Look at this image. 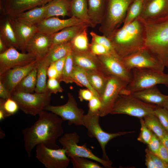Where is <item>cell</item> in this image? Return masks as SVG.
<instances>
[{
  "mask_svg": "<svg viewBox=\"0 0 168 168\" xmlns=\"http://www.w3.org/2000/svg\"><path fill=\"white\" fill-rule=\"evenodd\" d=\"M90 35L92 37V40L103 46L110 55L121 59L116 53L110 40L107 37L103 35H98L93 31L90 32Z\"/></svg>",
  "mask_w": 168,
  "mask_h": 168,
  "instance_id": "ab89813d",
  "label": "cell"
},
{
  "mask_svg": "<svg viewBox=\"0 0 168 168\" xmlns=\"http://www.w3.org/2000/svg\"><path fill=\"white\" fill-rule=\"evenodd\" d=\"M99 111L92 112L88 110L85 114L83 120V125L87 130L88 135L90 138H95L101 148L103 159L110 160L105 151V147L111 140L116 137L134 133V131L119 132L114 133H107L101 128L99 124L100 117Z\"/></svg>",
  "mask_w": 168,
  "mask_h": 168,
  "instance_id": "52a82bcc",
  "label": "cell"
},
{
  "mask_svg": "<svg viewBox=\"0 0 168 168\" xmlns=\"http://www.w3.org/2000/svg\"><path fill=\"white\" fill-rule=\"evenodd\" d=\"M0 38L8 48L20 49L19 45L9 19L6 20L0 27Z\"/></svg>",
  "mask_w": 168,
  "mask_h": 168,
  "instance_id": "4dcf8cb0",
  "label": "cell"
},
{
  "mask_svg": "<svg viewBox=\"0 0 168 168\" xmlns=\"http://www.w3.org/2000/svg\"><path fill=\"white\" fill-rule=\"evenodd\" d=\"M108 38L122 59L145 49L144 27L138 17L130 23L123 25Z\"/></svg>",
  "mask_w": 168,
  "mask_h": 168,
  "instance_id": "7a4b0ae2",
  "label": "cell"
},
{
  "mask_svg": "<svg viewBox=\"0 0 168 168\" xmlns=\"http://www.w3.org/2000/svg\"><path fill=\"white\" fill-rule=\"evenodd\" d=\"M71 51L74 66L86 70H98L106 74L97 56L90 50L81 51L71 49Z\"/></svg>",
  "mask_w": 168,
  "mask_h": 168,
  "instance_id": "44dd1931",
  "label": "cell"
},
{
  "mask_svg": "<svg viewBox=\"0 0 168 168\" xmlns=\"http://www.w3.org/2000/svg\"><path fill=\"white\" fill-rule=\"evenodd\" d=\"M19 109L16 102L11 97L6 100L0 98V121L14 114Z\"/></svg>",
  "mask_w": 168,
  "mask_h": 168,
  "instance_id": "d590c367",
  "label": "cell"
},
{
  "mask_svg": "<svg viewBox=\"0 0 168 168\" xmlns=\"http://www.w3.org/2000/svg\"><path fill=\"white\" fill-rule=\"evenodd\" d=\"M89 82L100 97L105 88L110 76L96 70H85Z\"/></svg>",
  "mask_w": 168,
  "mask_h": 168,
  "instance_id": "83f0119b",
  "label": "cell"
},
{
  "mask_svg": "<svg viewBox=\"0 0 168 168\" xmlns=\"http://www.w3.org/2000/svg\"><path fill=\"white\" fill-rule=\"evenodd\" d=\"M145 165L147 168H155V165L149 151V150L147 148L145 150Z\"/></svg>",
  "mask_w": 168,
  "mask_h": 168,
  "instance_id": "db71d44e",
  "label": "cell"
},
{
  "mask_svg": "<svg viewBox=\"0 0 168 168\" xmlns=\"http://www.w3.org/2000/svg\"><path fill=\"white\" fill-rule=\"evenodd\" d=\"M90 27L85 23L66 27L52 34L53 44L70 42L77 34Z\"/></svg>",
  "mask_w": 168,
  "mask_h": 168,
  "instance_id": "d4e9b609",
  "label": "cell"
},
{
  "mask_svg": "<svg viewBox=\"0 0 168 168\" xmlns=\"http://www.w3.org/2000/svg\"><path fill=\"white\" fill-rule=\"evenodd\" d=\"M131 94L145 102L161 107L168 97V96L161 93L156 86Z\"/></svg>",
  "mask_w": 168,
  "mask_h": 168,
  "instance_id": "603a6c76",
  "label": "cell"
},
{
  "mask_svg": "<svg viewBox=\"0 0 168 168\" xmlns=\"http://www.w3.org/2000/svg\"><path fill=\"white\" fill-rule=\"evenodd\" d=\"M71 0H53L51 2L46 11L44 19L61 16H71Z\"/></svg>",
  "mask_w": 168,
  "mask_h": 168,
  "instance_id": "4316f807",
  "label": "cell"
},
{
  "mask_svg": "<svg viewBox=\"0 0 168 168\" xmlns=\"http://www.w3.org/2000/svg\"><path fill=\"white\" fill-rule=\"evenodd\" d=\"M154 114L168 133V111L163 107L158 106L155 109Z\"/></svg>",
  "mask_w": 168,
  "mask_h": 168,
  "instance_id": "7bdbcfd3",
  "label": "cell"
},
{
  "mask_svg": "<svg viewBox=\"0 0 168 168\" xmlns=\"http://www.w3.org/2000/svg\"><path fill=\"white\" fill-rule=\"evenodd\" d=\"M37 73L36 65V67L17 84L14 91L27 93H33L35 91Z\"/></svg>",
  "mask_w": 168,
  "mask_h": 168,
  "instance_id": "1f68e13d",
  "label": "cell"
},
{
  "mask_svg": "<svg viewBox=\"0 0 168 168\" xmlns=\"http://www.w3.org/2000/svg\"><path fill=\"white\" fill-rule=\"evenodd\" d=\"M50 63L44 58L38 60L36 63L37 82L35 92L44 93L48 91L47 87V72Z\"/></svg>",
  "mask_w": 168,
  "mask_h": 168,
  "instance_id": "f1b7e54d",
  "label": "cell"
},
{
  "mask_svg": "<svg viewBox=\"0 0 168 168\" xmlns=\"http://www.w3.org/2000/svg\"><path fill=\"white\" fill-rule=\"evenodd\" d=\"M166 67L168 69V64L167 65V66Z\"/></svg>",
  "mask_w": 168,
  "mask_h": 168,
  "instance_id": "91938a15",
  "label": "cell"
},
{
  "mask_svg": "<svg viewBox=\"0 0 168 168\" xmlns=\"http://www.w3.org/2000/svg\"><path fill=\"white\" fill-rule=\"evenodd\" d=\"M60 82L56 78H49L47 83V87L48 91L52 94H54L58 92H62L63 89L61 86Z\"/></svg>",
  "mask_w": 168,
  "mask_h": 168,
  "instance_id": "f6af8a7d",
  "label": "cell"
},
{
  "mask_svg": "<svg viewBox=\"0 0 168 168\" xmlns=\"http://www.w3.org/2000/svg\"><path fill=\"white\" fill-rule=\"evenodd\" d=\"M163 107L168 111V97L163 104Z\"/></svg>",
  "mask_w": 168,
  "mask_h": 168,
  "instance_id": "680465c9",
  "label": "cell"
},
{
  "mask_svg": "<svg viewBox=\"0 0 168 168\" xmlns=\"http://www.w3.org/2000/svg\"><path fill=\"white\" fill-rule=\"evenodd\" d=\"M11 94L5 87L2 82L0 81V98L6 100L11 98Z\"/></svg>",
  "mask_w": 168,
  "mask_h": 168,
  "instance_id": "11a10c76",
  "label": "cell"
},
{
  "mask_svg": "<svg viewBox=\"0 0 168 168\" xmlns=\"http://www.w3.org/2000/svg\"></svg>",
  "mask_w": 168,
  "mask_h": 168,
  "instance_id": "6125c7cd",
  "label": "cell"
},
{
  "mask_svg": "<svg viewBox=\"0 0 168 168\" xmlns=\"http://www.w3.org/2000/svg\"><path fill=\"white\" fill-rule=\"evenodd\" d=\"M35 151L36 157L47 168H66L69 165L70 159L63 147L54 149L40 144Z\"/></svg>",
  "mask_w": 168,
  "mask_h": 168,
  "instance_id": "8fae6325",
  "label": "cell"
},
{
  "mask_svg": "<svg viewBox=\"0 0 168 168\" xmlns=\"http://www.w3.org/2000/svg\"><path fill=\"white\" fill-rule=\"evenodd\" d=\"M106 74L118 77L128 83L131 81V71L124 65L122 59L110 55L97 56Z\"/></svg>",
  "mask_w": 168,
  "mask_h": 168,
  "instance_id": "2e32d148",
  "label": "cell"
},
{
  "mask_svg": "<svg viewBox=\"0 0 168 168\" xmlns=\"http://www.w3.org/2000/svg\"><path fill=\"white\" fill-rule=\"evenodd\" d=\"M85 23L87 24L82 20L72 16L66 19L52 17L44 19L35 25L38 31L53 34L66 27Z\"/></svg>",
  "mask_w": 168,
  "mask_h": 168,
  "instance_id": "ac0fdd59",
  "label": "cell"
},
{
  "mask_svg": "<svg viewBox=\"0 0 168 168\" xmlns=\"http://www.w3.org/2000/svg\"><path fill=\"white\" fill-rule=\"evenodd\" d=\"M143 2L134 0L128 9L123 25L130 23L138 17L142 11Z\"/></svg>",
  "mask_w": 168,
  "mask_h": 168,
  "instance_id": "f35d334b",
  "label": "cell"
},
{
  "mask_svg": "<svg viewBox=\"0 0 168 168\" xmlns=\"http://www.w3.org/2000/svg\"><path fill=\"white\" fill-rule=\"evenodd\" d=\"M71 77L73 82L78 86L86 87L100 99L98 94L91 85L85 69L73 65Z\"/></svg>",
  "mask_w": 168,
  "mask_h": 168,
  "instance_id": "d6a6232c",
  "label": "cell"
},
{
  "mask_svg": "<svg viewBox=\"0 0 168 168\" xmlns=\"http://www.w3.org/2000/svg\"><path fill=\"white\" fill-rule=\"evenodd\" d=\"M122 61L124 66L129 71L136 68L164 72L165 67L145 49L123 58Z\"/></svg>",
  "mask_w": 168,
  "mask_h": 168,
  "instance_id": "7c38bea8",
  "label": "cell"
},
{
  "mask_svg": "<svg viewBox=\"0 0 168 168\" xmlns=\"http://www.w3.org/2000/svg\"><path fill=\"white\" fill-rule=\"evenodd\" d=\"M37 60L32 54L20 53L15 48H9L0 54V76L11 69L26 66Z\"/></svg>",
  "mask_w": 168,
  "mask_h": 168,
  "instance_id": "5bb4252c",
  "label": "cell"
},
{
  "mask_svg": "<svg viewBox=\"0 0 168 168\" xmlns=\"http://www.w3.org/2000/svg\"><path fill=\"white\" fill-rule=\"evenodd\" d=\"M131 72L132 80L121 90L120 95H129L158 84H164L168 86V73L145 69H134Z\"/></svg>",
  "mask_w": 168,
  "mask_h": 168,
  "instance_id": "5b68a950",
  "label": "cell"
},
{
  "mask_svg": "<svg viewBox=\"0 0 168 168\" xmlns=\"http://www.w3.org/2000/svg\"><path fill=\"white\" fill-rule=\"evenodd\" d=\"M52 93L46 92L27 93L13 91L11 97L18 104L20 110L27 114H39L49 105Z\"/></svg>",
  "mask_w": 168,
  "mask_h": 168,
  "instance_id": "9c48e42d",
  "label": "cell"
},
{
  "mask_svg": "<svg viewBox=\"0 0 168 168\" xmlns=\"http://www.w3.org/2000/svg\"><path fill=\"white\" fill-rule=\"evenodd\" d=\"M53 0H0V8L11 18L23 12L45 5Z\"/></svg>",
  "mask_w": 168,
  "mask_h": 168,
  "instance_id": "9a60e30c",
  "label": "cell"
},
{
  "mask_svg": "<svg viewBox=\"0 0 168 168\" xmlns=\"http://www.w3.org/2000/svg\"><path fill=\"white\" fill-rule=\"evenodd\" d=\"M92 92L89 89H80L78 92V98L81 101L84 100L89 101L94 96Z\"/></svg>",
  "mask_w": 168,
  "mask_h": 168,
  "instance_id": "681fc988",
  "label": "cell"
},
{
  "mask_svg": "<svg viewBox=\"0 0 168 168\" xmlns=\"http://www.w3.org/2000/svg\"><path fill=\"white\" fill-rule=\"evenodd\" d=\"M71 49L81 51L89 50L87 28L77 34L70 42Z\"/></svg>",
  "mask_w": 168,
  "mask_h": 168,
  "instance_id": "8d00e7d4",
  "label": "cell"
},
{
  "mask_svg": "<svg viewBox=\"0 0 168 168\" xmlns=\"http://www.w3.org/2000/svg\"><path fill=\"white\" fill-rule=\"evenodd\" d=\"M49 78H55L58 79L59 75L55 68L54 62L52 63L49 66L47 72Z\"/></svg>",
  "mask_w": 168,
  "mask_h": 168,
  "instance_id": "816d5d0a",
  "label": "cell"
},
{
  "mask_svg": "<svg viewBox=\"0 0 168 168\" xmlns=\"http://www.w3.org/2000/svg\"><path fill=\"white\" fill-rule=\"evenodd\" d=\"M168 16V0H144L138 17L144 20H150Z\"/></svg>",
  "mask_w": 168,
  "mask_h": 168,
  "instance_id": "ffe728a7",
  "label": "cell"
},
{
  "mask_svg": "<svg viewBox=\"0 0 168 168\" xmlns=\"http://www.w3.org/2000/svg\"><path fill=\"white\" fill-rule=\"evenodd\" d=\"M140 119L141 124L140 132L137 140L144 144L147 145L153 133L146 125L143 118H140Z\"/></svg>",
  "mask_w": 168,
  "mask_h": 168,
  "instance_id": "b9f144b4",
  "label": "cell"
},
{
  "mask_svg": "<svg viewBox=\"0 0 168 168\" xmlns=\"http://www.w3.org/2000/svg\"><path fill=\"white\" fill-rule=\"evenodd\" d=\"M37 61L24 66L11 69L0 76V81L11 95L17 84L36 67Z\"/></svg>",
  "mask_w": 168,
  "mask_h": 168,
  "instance_id": "d6986e66",
  "label": "cell"
},
{
  "mask_svg": "<svg viewBox=\"0 0 168 168\" xmlns=\"http://www.w3.org/2000/svg\"><path fill=\"white\" fill-rule=\"evenodd\" d=\"M161 141L160 138L153 133L152 138L147 145V148L153 153L156 154L160 147Z\"/></svg>",
  "mask_w": 168,
  "mask_h": 168,
  "instance_id": "bcb514c9",
  "label": "cell"
},
{
  "mask_svg": "<svg viewBox=\"0 0 168 168\" xmlns=\"http://www.w3.org/2000/svg\"><path fill=\"white\" fill-rule=\"evenodd\" d=\"M80 137L76 132L64 133L58 141L65 149L67 156L72 157H83L91 159L99 162L105 168H112V163L110 160L101 158L95 155L92 150L87 147L86 144L79 145Z\"/></svg>",
  "mask_w": 168,
  "mask_h": 168,
  "instance_id": "ba28073f",
  "label": "cell"
},
{
  "mask_svg": "<svg viewBox=\"0 0 168 168\" xmlns=\"http://www.w3.org/2000/svg\"><path fill=\"white\" fill-rule=\"evenodd\" d=\"M50 2L23 12L13 18L28 24L35 25L44 19L46 11Z\"/></svg>",
  "mask_w": 168,
  "mask_h": 168,
  "instance_id": "cb8c5ba5",
  "label": "cell"
},
{
  "mask_svg": "<svg viewBox=\"0 0 168 168\" xmlns=\"http://www.w3.org/2000/svg\"><path fill=\"white\" fill-rule=\"evenodd\" d=\"M134 0H106L104 17L99 28L109 37L124 23L129 6Z\"/></svg>",
  "mask_w": 168,
  "mask_h": 168,
  "instance_id": "277c9868",
  "label": "cell"
},
{
  "mask_svg": "<svg viewBox=\"0 0 168 168\" xmlns=\"http://www.w3.org/2000/svg\"><path fill=\"white\" fill-rule=\"evenodd\" d=\"M71 49L70 42L54 44L45 58L51 63L66 56Z\"/></svg>",
  "mask_w": 168,
  "mask_h": 168,
  "instance_id": "836d02e7",
  "label": "cell"
},
{
  "mask_svg": "<svg viewBox=\"0 0 168 168\" xmlns=\"http://www.w3.org/2000/svg\"><path fill=\"white\" fill-rule=\"evenodd\" d=\"M157 106L145 102L131 94L119 95L110 114H124L143 118L147 115L154 114Z\"/></svg>",
  "mask_w": 168,
  "mask_h": 168,
  "instance_id": "8992f818",
  "label": "cell"
},
{
  "mask_svg": "<svg viewBox=\"0 0 168 168\" xmlns=\"http://www.w3.org/2000/svg\"><path fill=\"white\" fill-rule=\"evenodd\" d=\"M8 48L2 40L0 38V54L3 53Z\"/></svg>",
  "mask_w": 168,
  "mask_h": 168,
  "instance_id": "9f6ffc18",
  "label": "cell"
},
{
  "mask_svg": "<svg viewBox=\"0 0 168 168\" xmlns=\"http://www.w3.org/2000/svg\"><path fill=\"white\" fill-rule=\"evenodd\" d=\"M74 168H102L96 161H93L88 158L80 157L70 158Z\"/></svg>",
  "mask_w": 168,
  "mask_h": 168,
  "instance_id": "60d3db41",
  "label": "cell"
},
{
  "mask_svg": "<svg viewBox=\"0 0 168 168\" xmlns=\"http://www.w3.org/2000/svg\"><path fill=\"white\" fill-rule=\"evenodd\" d=\"M156 155L168 164V152L166 147L162 142Z\"/></svg>",
  "mask_w": 168,
  "mask_h": 168,
  "instance_id": "f907efd6",
  "label": "cell"
},
{
  "mask_svg": "<svg viewBox=\"0 0 168 168\" xmlns=\"http://www.w3.org/2000/svg\"><path fill=\"white\" fill-rule=\"evenodd\" d=\"M68 97L67 102L65 104L58 106L49 104L45 107L44 110L57 115L63 121H67L69 125H83L84 110L78 107L75 99L70 93H68Z\"/></svg>",
  "mask_w": 168,
  "mask_h": 168,
  "instance_id": "30bf717a",
  "label": "cell"
},
{
  "mask_svg": "<svg viewBox=\"0 0 168 168\" xmlns=\"http://www.w3.org/2000/svg\"><path fill=\"white\" fill-rule=\"evenodd\" d=\"M88 105V110L92 112H96L99 111L101 107V103L100 99L94 96L89 101Z\"/></svg>",
  "mask_w": 168,
  "mask_h": 168,
  "instance_id": "7dc6e473",
  "label": "cell"
},
{
  "mask_svg": "<svg viewBox=\"0 0 168 168\" xmlns=\"http://www.w3.org/2000/svg\"><path fill=\"white\" fill-rule=\"evenodd\" d=\"M143 119L147 126L156 134L161 141L167 132L157 117L153 114L145 116Z\"/></svg>",
  "mask_w": 168,
  "mask_h": 168,
  "instance_id": "e575fe53",
  "label": "cell"
},
{
  "mask_svg": "<svg viewBox=\"0 0 168 168\" xmlns=\"http://www.w3.org/2000/svg\"><path fill=\"white\" fill-rule=\"evenodd\" d=\"M138 18L144 27L145 49L166 67L168 64V16L150 20Z\"/></svg>",
  "mask_w": 168,
  "mask_h": 168,
  "instance_id": "3957f363",
  "label": "cell"
},
{
  "mask_svg": "<svg viewBox=\"0 0 168 168\" xmlns=\"http://www.w3.org/2000/svg\"><path fill=\"white\" fill-rule=\"evenodd\" d=\"M17 40L20 50L26 53V45L33 36L37 32L35 25L28 24L14 18L9 19Z\"/></svg>",
  "mask_w": 168,
  "mask_h": 168,
  "instance_id": "7402d4cb",
  "label": "cell"
},
{
  "mask_svg": "<svg viewBox=\"0 0 168 168\" xmlns=\"http://www.w3.org/2000/svg\"><path fill=\"white\" fill-rule=\"evenodd\" d=\"M39 115L33 125L22 131L24 148L29 157L34 148L39 144L52 149L59 148L56 140L64 134L63 121L59 116L44 110Z\"/></svg>",
  "mask_w": 168,
  "mask_h": 168,
  "instance_id": "6da1fadb",
  "label": "cell"
},
{
  "mask_svg": "<svg viewBox=\"0 0 168 168\" xmlns=\"http://www.w3.org/2000/svg\"><path fill=\"white\" fill-rule=\"evenodd\" d=\"M161 142L166 147L168 152V133L166 134L164 138L161 141Z\"/></svg>",
  "mask_w": 168,
  "mask_h": 168,
  "instance_id": "6f0895ef",
  "label": "cell"
},
{
  "mask_svg": "<svg viewBox=\"0 0 168 168\" xmlns=\"http://www.w3.org/2000/svg\"><path fill=\"white\" fill-rule=\"evenodd\" d=\"M105 3L106 0H87L88 15L93 28L102 22Z\"/></svg>",
  "mask_w": 168,
  "mask_h": 168,
  "instance_id": "484cf974",
  "label": "cell"
},
{
  "mask_svg": "<svg viewBox=\"0 0 168 168\" xmlns=\"http://www.w3.org/2000/svg\"><path fill=\"white\" fill-rule=\"evenodd\" d=\"M70 10L71 17L81 20L93 28L88 15L87 0H71Z\"/></svg>",
  "mask_w": 168,
  "mask_h": 168,
  "instance_id": "f546056e",
  "label": "cell"
},
{
  "mask_svg": "<svg viewBox=\"0 0 168 168\" xmlns=\"http://www.w3.org/2000/svg\"><path fill=\"white\" fill-rule=\"evenodd\" d=\"M128 83L113 76H110L105 90L100 97L101 103L99 112L100 117L110 114L121 91Z\"/></svg>",
  "mask_w": 168,
  "mask_h": 168,
  "instance_id": "4fadbf2b",
  "label": "cell"
},
{
  "mask_svg": "<svg viewBox=\"0 0 168 168\" xmlns=\"http://www.w3.org/2000/svg\"><path fill=\"white\" fill-rule=\"evenodd\" d=\"M73 67V64L71 49L66 56L65 62L62 73L58 79L60 82H63L66 83L73 82L71 77V74Z\"/></svg>",
  "mask_w": 168,
  "mask_h": 168,
  "instance_id": "74e56055",
  "label": "cell"
},
{
  "mask_svg": "<svg viewBox=\"0 0 168 168\" xmlns=\"http://www.w3.org/2000/svg\"><path fill=\"white\" fill-rule=\"evenodd\" d=\"M52 45V34L38 31L27 43L26 52L35 55L37 60H40L46 57Z\"/></svg>",
  "mask_w": 168,
  "mask_h": 168,
  "instance_id": "e0dca14e",
  "label": "cell"
},
{
  "mask_svg": "<svg viewBox=\"0 0 168 168\" xmlns=\"http://www.w3.org/2000/svg\"><path fill=\"white\" fill-rule=\"evenodd\" d=\"M66 56L54 62L55 68L59 75L58 78L62 73L65 62Z\"/></svg>",
  "mask_w": 168,
  "mask_h": 168,
  "instance_id": "f5cc1de1",
  "label": "cell"
},
{
  "mask_svg": "<svg viewBox=\"0 0 168 168\" xmlns=\"http://www.w3.org/2000/svg\"><path fill=\"white\" fill-rule=\"evenodd\" d=\"M140 0V1H143L144 0Z\"/></svg>",
  "mask_w": 168,
  "mask_h": 168,
  "instance_id": "94428289",
  "label": "cell"
},
{
  "mask_svg": "<svg viewBox=\"0 0 168 168\" xmlns=\"http://www.w3.org/2000/svg\"><path fill=\"white\" fill-rule=\"evenodd\" d=\"M149 151L153 161L155 168H168V164L167 163L156 155L151 152L149 150Z\"/></svg>",
  "mask_w": 168,
  "mask_h": 168,
  "instance_id": "c3c4849f",
  "label": "cell"
},
{
  "mask_svg": "<svg viewBox=\"0 0 168 168\" xmlns=\"http://www.w3.org/2000/svg\"><path fill=\"white\" fill-rule=\"evenodd\" d=\"M89 50L93 54L97 56L110 55L105 47L92 40L90 43Z\"/></svg>",
  "mask_w": 168,
  "mask_h": 168,
  "instance_id": "ee69618b",
  "label": "cell"
}]
</instances>
